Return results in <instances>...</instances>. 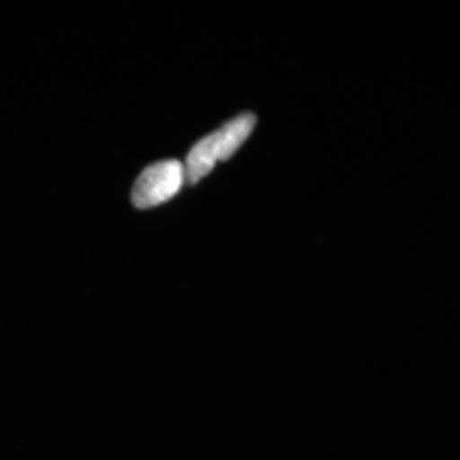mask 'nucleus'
Returning <instances> with one entry per match:
<instances>
[{"label": "nucleus", "mask_w": 460, "mask_h": 460, "mask_svg": "<svg viewBox=\"0 0 460 460\" xmlns=\"http://www.w3.org/2000/svg\"><path fill=\"white\" fill-rule=\"evenodd\" d=\"M256 123L254 114H240L221 128L201 137L187 157L185 172L190 185H195L208 175L218 161L232 157L254 130Z\"/></svg>", "instance_id": "nucleus-1"}, {"label": "nucleus", "mask_w": 460, "mask_h": 460, "mask_svg": "<svg viewBox=\"0 0 460 460\" xmlns=\"http://www.w3.org/2000/svg\"><path fill=\"white\" fill-rule=\"evenodd\" d=\"M185 181V165L181 161H158L147 166L137 177L132 189V204L139 209L164 204L181 191Z\"/></svg>", "instance_id": "nucleus-2"}]
</instances>
